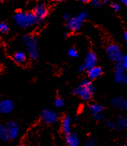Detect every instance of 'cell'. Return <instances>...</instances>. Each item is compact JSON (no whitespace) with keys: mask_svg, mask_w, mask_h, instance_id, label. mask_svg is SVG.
<instances>
[{"mask_svg":"<svg viewBox=\"0 0 127 146\" xmlns=\"http://www.w3.org/2000/svg\"><path fill=\"white\" fill-rule=\"evenodd\" d=\"M116 70H126L127 69V56L126 55H124L122 54V57L119 59L118 62L116 63Z\"/></svg>","mask_w":127,"mask_h":146,"instance_id":"17","label":"cell"},{"mask_svg":"<svg viewBox=\"0 0 127 146\" xmlns=\"http://www.w3.org/2000/svg\"><path fill=\"white\" fill-rule=\"evenodd\" d=\"M112 8L116 11V12H119L121 9L120 5H119L118 3H112Z\"/></svg>","mask_w":127,"mask_h":146,"instance_id":"25","label":"cell"},{"mask_svg":"<svg viewBox=\"0 0 127 146\" xmlns=\"http://www.w3.org/2000/svg\"><path fill=\"white\" fill-rule=\"evenodd\" d=\"M41 120L47 124H54L59 119V115L56 112L50 109H44L41 115Z\"/></svg>","mask_w":127,"mask_h":146,"instance_id":"5","label":"cell"},{"mask_svg":"<svg viewBox=\"0 0 127 146\" xmlns=\"http://www.w3.org/2000/svg\"><path fill=\"white\" fill-rule=\"evenodd\" d=\"M89 108L93 115L99 113H103L104 110V106L100 104H91V105H89Z\"/></svg>","mask_w":127,"mask_h":146,"instance_id":"18","label":"cell"},{"mask_svg":"<svg viewBox=\"0 0 127 146\" xmlns=\"http://www.w3.org/2000/svg\"><path fill=\"white\" fill-rule=\"evenodd\" d=\"M7 135L8 139H15L17 138L20 132V129L18 125L14 121H10L6 125Z\"/></svg>","mask_w":127,"mask_h":146,"instance_id":"7","label":"cell"},{"mask_svg":"<svg viewBox=\"0 0 127 146\" xmlns=\"http://www.w3.org/2000/svg\"><path fill=\"white\" fill-rule=\"evenodd\" d=\"M121 3H123V4H124L125 5H127V0H120Z\"/></svg>","mask_w":127,"mask_h":146,"instance_id":"32","label":"cell"},{"mask_svg":"<svg viewBox=\"0 0 127 146\" xmlns=\"http://www.w3.org/2000/svg\"><path fill=\"white\" fill-rule=\"evenodd\" d=\"M97 61H98V59H97L96 55L93 52L87 53L85 59V62L83 65L85 67V71H88L90 69L96 66Z\"/></svg>","mask_w":127,"mask_h":146,"instance_id":"8","label":"cell"},{"mask_svg":"<svg viewBox=\"0 0 127 146\" xmlns=\"http://www.w3.org/2000/svg\"><path fill=\"white\" fill-rule=\"evenodd\" d=\"M95 92L94 86L89 79L84 80L80 86L74 90V93L85 100H90Z\"/></svg>","mask_w":127,"mask_h":146,"instance_id":"2","label":"cell"},{"mask_svg":"<svg viewBox=\"0 0 127 146\" xmlns=\"http://www.w3.org/2000/svg\"><path fill=\"white\" fill-rule=\"evenodd\" d=\"M112 104L117 109L126 110L127 108V101L122 96L116 97L113 98L112 100Z\"/></svg>","mask_w":127,"mask_h":146,"instance_id":"11","label":"cell"},{"mask_svg":"<svg viewBox=\"0 0 127 146\" xmlns=\"http://www.w3.org/2000/svg\"><path fill=\"white\" fill-rule=\"evenodd\" d=\"M114 80L117 84L124 85L127 83V75L126 71L122 70H116L114 74Z\"/></svg>","mask_w":127,"mask_h":146,"instance_id":"12","label":"cell"},{"mask_svg":"<svg viewBox=\"0 0 127 146\" xmlns=\"http://www.w3.org/2000/svg\"><path fill=\"white\" fill-rule=\"evenodd\" d=\"M96 144V140L95 139H91L85 144V146H95Z\"/></svg>","mask_w":127,"mask_h":146,"instance_id":"26","label":"cell"},{"mask_svg":"<svg viewBox=\"0 0 127 146\" xmlns=\"http://www.w3.org/2000/svg\"><path fill=\"white\" fill-rule=\"evenodd\" d=\"M0 139L2 141H7L8 139L6 126L3 124H0Z\"/></svg>","mask_w":127,"mask_h":146,"instance_id":"20","label":"cell"},{"mask_svg":"<svg viewBox=\"0 0 127 146\" xmlns=\"http://www.w3.org/2000/svg\"><path fill=\"white\" fill-rule=\"evenodd\" d=\"M9 31V27L5 22H0V33H6Z\"/></svg>","mask_w":127,"mask_h":146,"instance_id":"21","label":"cell"},{"mask_svg":"<svg viewBox=\"0 0 127 146\" xmlns=\"http://www.w3.org/2000/svg\"><path fill=\"white\" fill-rule=\"evenodd\" d=\"M14 104L12 100L5 99L0 102V113L1 114H7L10 113L11 112L14 110Z\"/></svg>","mask_w":127,"mask_h":146,"instance_id":"10","label":"cell"},{"mask_svg":"<svg viewBox=\"0 0 127 146\" xmlns=\"http://www.w3.org/2000/svg\"><path fill=\"white\" fill-rule=\"evenodd\" d=\"M61 128L64 134H68L71 131V119L69 116L64 117L61 123Z\"/></svg>","mask_w":127,"mask_h":146,"instance_id":"15","label":"cell"},{"mask_svg":"<svg viewBox=\"0 0 127 146\" xmlns=\"http://www.w3.org/2000/svg\"><path fill=\"white\" fill-rule=\"evenodd\" d=\"M64 105V100L63 99L60 98H56V100H55V106L57 108H61Z\"/></svg>","mask_w":127,"mask_h":146,"instance_id":"23","label":"cell"},{"mask_svg":"<svg viewBox=\"0 0 127 146\" xmlns=\"http://www.w3.org/2000/svg\"><path fill=\"white\" fill-rule=\"evenodd\" d=\"M66 143L68 146H78L79 139L75 133H70L66 136Z\"/></svg>","mask_w":127,"mask_h":146,"instance_id":"13","label":"cell"},{"mask_svg":"<svg viewBox=\"0 0 127 146\" xmlns=\"http://www.w3.org/2000/svg\"><path fill=\"white\" fill-rule=\"evenodd\" d=\"M64 19L66 20V22H68V20H70V18H72V16H71V15L69 14V13H65L64 14Z\"/></svg>","mask_w":127,"mask_h":146,"instance_id":"28","label":"cell"},{"mask_svg":"<svg viewBox=\"0 0 127 146\" xmlns=\"http://www.w3.org/2000/svg\"><path fill=\"white\" fill-rule=\"evenodd\" d=\"M88 17V14L86 12H83L78 16L72 17L66 23L67 29L71 31H77L81 29L84 20Z\"/></svg>","mask_w":127,"mask_h":146,"instance_id":"4","label":"cell"},{"mask_svg":"<svg viewBox=\"0 0 127 146\" xmlns=\"http://www.w3.org/2000/svg\"><path fill=\"white\" fill-rule=\"evenodd\" d=\"M27 59V56L23 51L19 50V51L16 52L13 56V60L15 63L18 64H22L26 61Z\"/></svg>","mask_w":127,"mask_h":146,"instance_id":"16","label":"cell"},{"mask_svg":"<svg viewBox=\"0 0 127 146\" xmlns=\"http://www.w3.org/2000/svg\"><path fill=\"white\" fill-rule=\"evenodd\" d=\"M33 13L36 17L37 21L39 22L45 19V17L47 16L48 10L44 4H39L35 7Z\"/></svg>","mask_w":127,"mask_h":146,"instance_id":"9","label":"cell"},{"mask_svg":"<svg viewBox=\"0 0 127 146\" xmlns=\"http://www.w3.org/2000/svg\"><path fill=\"white\" fill-rule=\"evenodd\" d=\"M106 125H107V126L109 127L110 129H111L115 128V124L114 123L111 122V121H108L107 123H106Z\"/></svg>","mask_w":127,"mask_h":146,"instance_id":"29","label":"cell"},{"mask_svg":"<svg viewBox=\"0 0 127 146\" xmlns=\"http://www.w3.org/2000/svg\"><path fill=\"white\" fill-rule=\"evenodd\" d=\"M91 4L93 6L96 7H100L102 6V2L100 0H91Z\"/></svg>","mask_w":127,"mask_h":146,"instance_id":"24","label":"cell"},{"mask_svg":"<svg viewBox=\"0 0 127 146\" xmlns=\"http://www.w3.org/2000/svg\"><path fill=\"white\" fill-rule=\"evenodd\" d=\"M23 43L25 44L28 55L29 57L33 60H37L39 57V50H38V40L33 36H23L22 38Z\"/></svg>","mask_w":127,"mask_h":146,"instance_id":"3","label":"cell"},{"mask_svg":"<svg viewBox=\"0 0 127 146\" xmlns=\"http://www.w3.org/2000/svg\"><path fill=\"white\" fill-rule=\"evenodd\" d=\"M68 55L72 58H76L78 56V52L74 48H70L68 52Z\"/></svg>","mask_w":127,"mask_h":146,"instance_id":"22","label":"cell"},{"mask_svg":"<svg viewBox=\"0 0 127 146\" xmlns=\"http://www.w3.org/2000/svg\"><path fill=\"white\" fill-rule=\"evenodd\" d=\"M123 37H124V39L125 40H127V33L126 32H125V33L123 34Z\"/></svg>","mask_w":127,"mask_h":146,"instance_id":"31","label":"cell"},{"mask_svg":"<svg viewBox=\"0 0 127 146\" xmlns=\"http://www.w3.org/2000/svg\"><path fill=\"white\" fill-rule=\"evenodd\" d=\"M78 1H81V2H83V3H87V2H89L90 0H77Z\"/></svg>","mask_w":127,"mask_h":146,"instance_id":"33","label":"cell"},{"mask_svg":"<svg viewBox=\"0 0 127 146\" xmlns=\"http://www.w3.org/2000/svg\"><path fill=\"white\" fill-rule=\"evenodd\" d=\"M110 1V0H104V2L105 3H108Z\"/></svg>","mask_w":127,"mask_h":146,"instance_id":"34","label":"cell"},{"mask_svg":"<svg viewBox=\"0 0 127 146\" xmlns=\"http://www.w3.org/2000/svg\"><path fill=\"white\" fill-rule=\"evenodd\" d=\"M93 117L95 120H98V121H100V120H102L104 119V116L103 113H99V114H96V115H93Z\"/></svg>","mask_w":127,"mask_h":146,"instance_id":"27","label":"cell"},{"mask_svg":"<svg viewBox=\"0 0 127 146\" xmlns=\"http://www.w3.org/2000/svg\"><path fill=\"white\" fill-rule=\"evenodd\" d=\"M16 24L20 28L26 29L38 23L36 17L33 12H18L14 16Z\"/></svg>","mask_w":127,"mask_h":146,"instance_id":"1","label":"cell"},{"mask_svg":"<svg viewBox=\"0 0 127 146\" xmlns=\"http://www.w3.org/2000/svg\"><path fill=\"white\" fill-rule=\"evenodd\" d=\"M89 78L90 80H95L100 77L102 74V68L98 66H95L93 68L87 71Z\"/></svg>","mask_w":127,"mask_h":146,"instance_id":"14","label":"cell"},{"mask_svg":"<svg viewBox=\"0 0 127 146\" xmlns=\"http://www.w3.org/2000/svg\"><path fill=\"white\" fill-rule=\"evenodd\" d=\"M106 52H107L109 59L116 63L119 61L122 55L120 48L115 44H112L108 46L106 49Z\"/></svg>","mask_w":127,"mask_h":146,"instance_id":"6","label":"cell"},{"mask_svg":"<svg viewBox=\"0 0 127 146\" xmlns=\"http://www.w3.org/2000/svg\"><path fill=\"white\" fill-rule=\"evenodd\" d=\"M115 127H116L120 130H124V129H126L127 127V120L126 118L122 116L118 117Z\"/></svg>","mask_w":127,"mask_h":146,"instance_id":"19","label":"cell"},{"mask_svg":"<svg viewBox=\"0 0 127 146\" xmlns=\"http://www.w3.org/2000/svg\"><path fill=\"white\" fill-rule=\"evenodd\" d=\"M78 70H79V72H84V71H85V67H84V66H83V65H81V66L79 67V68H78Z\"/></svg>","mask_w":127,"mask_h":146,"instance_id":"30","label":"cell"},{"mask_svg":"<svg viewBox=\"0 0 127 146\" xmlns=\"http://www.w3.org/2000/svg\"><path fill=\"white\" fill-rule=\"evenodd\" d=\"M54 1H63V0H54Z\"/></svg>","mask_w":127,"mask_h":146,"instance_id":"35","label":"cell"}]
</instances>
